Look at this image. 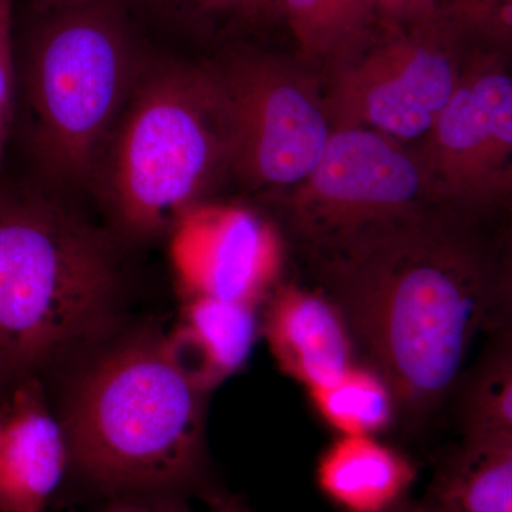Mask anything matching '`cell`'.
<instances>
[{
	"label": "cell",
	"mask_w": 512,
	"mask_h": 512,
	"mask_svg": "<svg viewBox=\"0 0 512 512\" xmlns=\"http://www.w3.org/2000/svg\"><path fill=\"white\" fill-rule=\"evenodd\" d=\"M42 512H45V511H42Z\"/></svg>",
	"instance_id": "obj_31"
},
{
	"label": "cell",
	"mask_w": 512,
	"mask_h": 512,
	"mask_svg": "<svg viewBox=\"0 0 512 512\" xmlns=\"http://www.w3.org/2000/svg\"><path fill=\"white\" fill-rule=\"evenodd\" d=\"M275 0H238V10L248 16H262L274 12Z\"/></svg>",
	"instance_id": "obj_24"
},
{
	"label": "cell",
	"mask_w": 512,
	"mask_h": 512,
	"mask_svg": "<svg viewBox=\"0 0 512 512\" xmlns=\"http://www.w3.org/2000/svg\"><path fill=\"white\" fill-rule=\"evenodd\" d=\"M429 192L420 160L366 130L333 128L318 165L292 188V227L315 255L413 220Z\"/></svg>",
	"instance_id": "obj_7"
},
{
	"label": "cell",
	"mask_w": 512,
	"mask_h": 512,
	"mask_svg": "<svg viewBox=\"0 0 512 512\" xmlns=\"http://www.w3.org/2000/svg\"><path fill=\"white\" fill-rule=\"evenodd\" d=\"M15 79L10 33H5L0 35V167L5 156L15 106Z\"/></svg>",
	"instance_id": "obj_21"
},
{
	"label": "cell",
	"mask_w": 512,
	"mask_h": 512,
	"mask_svg": "<svg viewBox=\"0 0 512 512\" xmlns=\"http://www.w3.org/2000/svg\"><path fill=\"white\" fill-rule=\"evenodd\" d=\"M215 69L231 124V170L255 188L301 184L333 131L325 101L311 82L269 56H235Z\"/></svg>",
	"instance_id": "obj_8"
},
{
	"label": "cell",
	"mask_w": 512,
	"mask_h": 512,
	"mask_svg": "<svg viewBox=\"0 0 512 512\" xmlns=\"http://www.w3.org/2000/svg\"><path fill=\"white\" fill-rule=\"evenodd\" d=\"M10 33V2L0 0V35Z\"/></svg>",
	"instance_id": "obj_27"
},
{
	"label": "cell",
	"mask_w": 512,
	"mask_h": 512,
	"mask_svg": "<svg viewBox=\"0 0 512 512\" xmlns=\"http://www.w3.org/2000/svg\"><path fill=\"white\" fill-rule=\"evenodd\" d=\"M204 399L163 339L121 346L92 367L70 402V461L113 497L170 493L200 466Z\"/></svg>",
	"instance_id": "obj_3"
},
{
	"label": "cell",
	"mask_w": 512,
	"mask_h": 512,
	"mask_svg": "<svg viewBox=\"0 0 512 512\" xmlns=\"http://www.w3.org/2000/svg\"><path fill=\"white\" fill-rule=\"evenodd\" d=\"M212 512H252L248 504L239 497H225L217 501Z\"/></svg>",
	"instance_id": "obj_25"
},
{
	"label": "cell",
	"mask_w": 512,
	"mask_h": 512,
	"mask_svg": "<svg viewBox=\"0 0 512 512\" xmlns=\"http://www.w3.org/2000/svg\"><path fill=\"white\" fill-rule=\"evenodd\" d=\"M192 2L201 6L202 9L212 10V12L238 10V0H192Z\"/></svg>",
	"instance_id": "obj_26"
},
{
	"label": "cell",
	"mask_w": 512,
	"mask_h": 512,
	"mask_svg": "<svg viewBox=\"0 0 512 512\" xmlns=\"http://www.w3.org/2000/svg\"><path fill=\"white\" fill-rule=\"evenodd\" d=\"M70 461L63 426L50 414L42 389L16 392L0 431V512H42Z\"/></svg>",
	"instance_id": "obj_12"
},
{
	"label": "cell",
	"mask_w": 512,
	"mask_h": 512,
	"mask_svg": "<svg viewBox=\"0 0 512 512\" xmlns=\"http://www.w3.org/2000/svg\"><path fill=\"white\" fill-rule=\"evenodd\" d=\"M117 292L99 231L39 192H0V357L30 367L92 338Z\"/></svg>",
	"instance_id": "obj_4"
},
{
	"label": "cell",
	"mask_w": 512,
	"mask_h": 512,
	"mask_svg": "<svg viewBox=\"0 0 512 512\" xmlns=\"http://www.w3.org/2000/svg\"><path fill=\"white\" fill-rule=\"evenodd\" d=\"M261 332L276 365L306 392L338 382L360 362L348 323L322 288L276 286Z\"/></svg>",
	"instance_id": "obj_11"
},
{
	"label": "cell",
	"mask_w": 512,
	"mask_h": 512,
	"mask_svg": "<svg viewBox=\"0 0 512 512\" xmlns=\"http://www.w3.org/2000/svg\"><path fill=\"white\" fill-rule=\"evenodd\" d=\"M458 387L463 434L512 439V332L493 329Z\"/></svg>",
	"instance_id": "obj_17"
},
{
	"label": "cell",
	"mask_w": 512,
	"mask_h": 512,
	"mask_svg": "<svg viewBox=\"0 0 512 512\" xmlns=\"http://www.w3.org/2000/svg\"><path fill=\"white\" fill-rule=\"evenodd\" d=\"M493 329L512 332V231L505 242L503 256L497 261V301L490 330Z\"/></svg>",
	"instance_id": "obj_22"
},
{
	"label": "cell",
	"mask_w": 512,
	"mask_h": 512,
	"mask_svg": "<svg viewBox=\"0 0 512 512\" xmlns=\"http://www.w3.org/2000/svg\"><path fill=\"white\" fill-rule=\"evenodd\" d=\"M437 18L474 46L512 55V0H434Z\"/></svg>",
	"instance_id": "obj_19"
},
{
	"label": "cell",
	"mask_w": 512,
	"mask_h": 512,
	"mask_svg": "<svg viewBox=\"0 0 512 512\" xmlns=\"http://www.w3.org/2000/svg\"><path fill=\"white\" fill-rule=\"evenodd\" d=\"M170 258L184 296L259 306L278 286L282 244L256 212L201 202L171 229Z\"/></svg>",
	"instance_id": "obj_10"
},
{
	"label": "cell",
	"mask_w": 512,
	"mask_h": 512,
	"mask_svg": "<svg viewBox=\"0 0 512 512\" xmlns=\"http://www.w3.org/2000/svg\"><path fill=\"white\" fill-rule=\"evenodd\" d=\"M0 431H2V421H0Z\"/></svg>",
	"instance_id": "obj_30"
},
{
	"label": "cell",
	"mask_w": 512,
	"mask_h": 512,
	"mask_svg": "<svg viewBox=\"0 0 512 512\" xmlns=\"http://www.w3.org/2000/svg\"><path fill=\"white\" fill-rule=\"evenodd\" d=\"M419 504L424 512H512V439L463 434Z\"/></svg>",
	"instance_id": "obj_15"
},
{
	"label": "cell",
	"mask_w": 512,
	"mask_h": 512,
	"mask_svg": "<svg viewBox=\"0 0 512 512\" xmlns=\"http://www.w3.org/2000/svg\"><path fill=\"white\" fill-rule=\"evenodd\" d=\"M389 512H424L420 507L419 501L407 500L406 503L400 504L399 507Z\"/></svg>",
	"instance_id": "obj_28"
},
{
	"label": "cell",
	"mask_w": 512,
	"mask_h": 512,
	"mask_svg": "<svg viewBox=\"0 0 512 512\" xmlns=\"http://www.w3.org/2000/svg\"><path fill=\"white\" fill-rule=\"evenodd\" d=\"M258 306L208 296H184L180 318L163 339L165 350L202 393L247 365L261 332Z\"/></svg>",
	"instance_id": "obj_13"
},
{
	"label": "cell",
	"mask_w": 512,
	"mask_h": 512,
	"mask_svg": "<svg viewBox=\"0 0 512 512\" xmlns=\"http://www.w3.org/2000/svg\"><path fill=\"white\" fill-rule=\"evenodd\" d=\"M101 512H191L168 493L114 495Z\"/></svg>",
	"instance_id": "obj_23"
},
{
	"label": "cell",
	"mask_w": 512,
	"mask_h": 512,
	"mask_svg": "<svg viewBox=\"0 0 512 512\" xmlns=\"http://www.w3.org/2000/svg\"><path fill=\"white\" fill-rule=\"evenodd\" d=\"M43 2H52V3H64V2H67V3H70V2H74V0H43Z\"/></svg>",
	"instance_id": "obj_29"
},
{
	"label": "cell",
	"mask_w": 512,
	"mask_h": 512,
	"mask_svg": "<svg viewBox=\"0 0 512 512\" xmlns=\"http://www.w3.org/2000/svg\"><path fill=\"white\" fill-rule=\"evenodd\" d=\"M320 419L339 436L379 437L399 414L392 389L376 370L357 363L338 382L308 392Z\"/></svg>",
	"instance_id": "obj_18"
},
{
	"label": "cell",
	"mask_w": 512,
	"mask_h": 512,
	"mask_svg": "<svg viewBox=\"0 0 512 512\" xmlns=\"http://www.w3.org/2000/svg\"><path fill=\"white\" fill-rule=\"evenodd\" d=\"M376 26L383 30L414 28L436 22L434 0H370Z\"/></svg>",
	"instance_id": "obj_20"
},
{
	"label": "cell",
	"mask_w": 512,
	"mask_h": 512,
	"mask_svg": "<svg viewBox=\"0 0 512 512\" xmlns=\"http://www.w3.org/2000/svg\"><path fill=\"white\" fill-rule=\"evenodd\" d=\"M140 72L123 23L101 3L74 0L37 33L25 82L46 177L63 185L96 177Z\"/></svg>",
	"instance_id": "obj_5"
},
{
	"label": "cell",
	"mask_w": 512,
	"mask_h": 512,
	"mask_svg": "<svg viewBox=\"0 0 512 512\" xmlns=\"http://www.w3.org/2000/svg\"><path fill=\"white\" fill-rule=\"evenodd\" d=\"M231 167L217 69L165 63L138 74L96 175L117 224L148 237L171 231Z\"/></svg>",
	"instance_id": "obj_2"
},
{
	"label": "cell",
	"mask_w": 512,
	"mask_h": 512,
	"mask_svg": "<svg viewBox=\"0 0 512 512\" xmlns=\"http://www.w3.org/2000/svg\"><path fill=\"white\" fill-rule=\"evenodd\" d=\"M508 53L473 46L420 160L429 192L464 210L512 197V70Z\"/></svg>",
	"instance_id": "obj_9"
},
{
	"label": "cell",
	"mask_w": 512,
	"mask_h": 512,
	"mask_svg": "<svg viewBox=\"0 0 512 512\" xmlns=\"http://www.w3.org/2000/svg\"><path fill=\"white\" fill-rule=\"evenodd\" d=\"M320 286L397 414L433 416L457 393L497 301V259L466 225L423 214L319 254Z\"/></svg>",
	"instance_id": "obj_1"
},
{
	"label": "cell",
	"mask_w": 512,
	"mask_h": 512,
	"mask_svg": "<svg viewBox=\"0 0 512 512\" xmlns=\"http://www.w3.org/2000/svg\"><path fill=\"white\" fill-rule=\"evenodd\" d=\"M315 478L340 512H389L410 500L417 466L379 437L339 436L320 454Z\"/></svg>",
	"instance_id": "obj_14"
},
{
	"label": "cell",
	"mask_w": 512,
	"mask_h": 512,
	"mask_svg": "<svg viewBox=\"0 0 512 512\" xmlns=\"http://www.w3.org/2000/svg\"><path fill=\"white\" fill-rule=\"evenodd\" d=\"M473 46L440 19L384 30L376 46L340 60L325 100L330 124L366 128L397 143L426 138Z\"/></svg>",
	"instance_id": "obj_6"
},
{
	"label": "cell",
	"mask_w": 512,
	"mask_h": 512,
	"mask_svg": "<svg viewBox=\"0 0 512 512\" xmlns=\"http://www.w3.org/2000/svg\"><path fill=\"white\" fill-rule=\"evenodd\" d=\"M306 60L338 59L355 52L376 28L370 0H275Z\"/></svg>",
	"instance_id": "obj_16"
}]
</instances>
